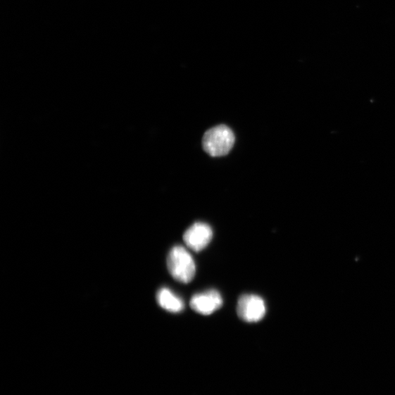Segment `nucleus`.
Here are the masks:
<instances>
[{
    "label": "nucleus",
    "instance_id": "obj_5",
    "mask_svg": "<svg viewBox=\"0 0 395 395\" xmlns=\"http://www.w3.org/2000/svg\"><path fill=\"white\" fill-rule=\"evenodd\" d=\"M190 306L196 312L208 315L222 306V298L218 291L209 290L194 295L191 299Z\"/></svg>",
    "mask_w": 395,
    "mask_h": 395
},
{
    "label": "nucleus",
    "instance_id": "obj_6",
    "mask_svg": "<svg viewBox=\"0 0 395 395\" xmlns=\"http://www.w3.org/2000/svg\"><path fill=\"white\" fill-rule=\"evenodd\" d=\"M158 305L164 310L172 312L179 313L183 311L184 304L183 301L166 288L159 290L157 294Z\"/></svg>",
    "mask_w": 395,
    "mask_h": 395
},
{
    "label": "nucleus",
    "instance_id": "obj_2",
    "mask_svg": "<svg viewBox=\"0 0 395 395\" xmlns=\"http://www.w3.org/2000/svg\"><path fill=\"white\" fill-rule=\"evenodd\" d=\"M235 142L233 131L227 125H218L206 132L203 140V148L206 153L213 157L227 155Z\"/></svg>",
    "mask_w": 395,
    "mask_h": 395
},
{
    "label": "nucleus",
    "instance_id": "obj_3",
    "mask_svg": "<svg viewBox=\"0 0 395 395\" xmlns=\"http://www.w3.org/2000/svg\"><path fill=\"white\" fill-rule=\"evenodd\" d=\"M237 312L242 321L249 323L258 322L266 314L265 301L257 295H242L239 299Z\"/></svg>",
    "mask_w": 395,
    "mask_h": 395
},
{
    "label": "nucleus",
    "instance_id": "obj_1",
    "mask_svg": "<svg viewBox=\"0 0 395 395\" xmlns=\"http://www.w3.org/2000/svg\"><path fill=\"white\" fill-rule=\"evenodd\" d=\"M167 267L171 275L182 284L190 283L196 275V265L189 252L182 246H175L169 252Z\"/></svg>",
    "mask_w": 395,
    "mask_h": 395
},
{
    "label": "nucleus",
    "instance_id": "obj_4",
    "mask_svg": "<svg viewBox=\"0 0 395 395\" xmlns=\"http://www.w3.org/2000/svg\"><path fill=\"white\" fill-rule=\"evenodd\" d=\"M213 236V230L208 224L198 222L184 232L183 240L188 248L199 252L208 246Z\"/></svg>",
    "mask_w": 395,
    "mask_h": 395
}]
</instances>
